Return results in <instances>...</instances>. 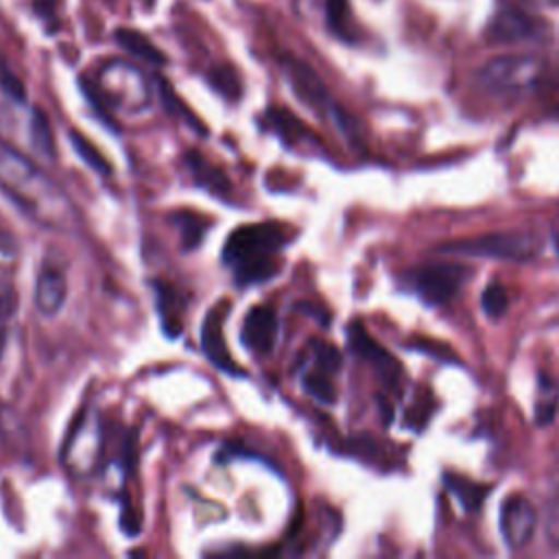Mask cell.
<instances>
[{"mask_svg": "<svg viewBox=\"0 0 559 559\" xmlns=\"http://www.w3.org/2000/svg\"><path fill=\"white\" fill-rule=\"evenodd\" d=\"M0 188L35 223L48 229H66L74 223V210L66 194L22 153L0 138Z\"/></svg>", "mask_w": 559, "mask_h": 559, "instance_id": "6da1fadb", "label": "cell"}, {"mask_svg": "<svg viewBox=\"0 0 559 559\" xmlns=\"http://www.w3.org/2000/svg\"><path fill=\"white\" fill-rule=\"evenodd\" d=\"M286 240L288 231L280 223L242 225L225 240L223 262L234 269V282L240 286L266 282L280 271L277 251Z\"/></svg>", "mask_w": 559, "mask_h": 559, "instance_id": "7a4b0ae2", "label": "cell"}, {"mask_svg": "<svg viewBox=\"0 0 559 559\" xmlns=\"http://www.w3.org/2000/svg\"><path fill=\"white\" fill-rule=\"evenodd\" d=\"M85 94L105 116V107L138 114L148 107L151 92L146 76L129 61H107L98 68L94 85H85Z\"/></svg>", "mask_w": 559, "mask_h": 559, "instance_id": "3957f363", "label": "cell"}, {"mask_svg": "<svg viewBox=\"0 0 559 559\" xmlns=\"http://www.w3.org/2000/svg\"><path fill=\"white\" fill-rule=\"evenodd\" d=\"M544 70V59L537 55H500L478 70V83L498 96H524L542 83Z\"/></svg>", "mask_w": 559, "mask_h": 559, "instance_id": "277c9868", "label": "cell"}, {"mask_svg": "<svg viewBox=\"0 0 559 559\" xmlns=\"http://www.w3.org/2000/svg\"><path fill=\"white\" fill-rule=\"evenodd\" d=\"M542 249V240L531 231H493L474 238L445 242L439 247L441 253L472 255V258H496L524 262L533 260Z\"/></svg>", "mask_w": 559, "mask_h": 559, "instance_id": "5b68a950", "label": "cell"}, {"mask_svg": "<svg viewBox=\"0 0 559 559\" xmlns=\"http://www.w3.org/2000/svg\"><path fill=\"white\" fill-rule=\"evenodd\" d=\"M487 37L493 44H526L548 37V24L528 9L518 4L500 7L487 26Z\"/></svg>", "mask_w": 559, "mask_h": 559, "instance_id": "8992f818", "label": "cell"}, {"mask_svg": "<svg viewBox=\"0 0 559 559\" xmlns=\"http://www.w3.org/2000/svg\"><path fill=\"white\" fill-rule=\"evenodd\" d=\"M467 273H469V269L463 264L435 262V264H426L415 271L413 286L426 304L441 306L459 293Z\"/></svg>", "mask_w": 559, "mask_h": 559, "instance_id": "52a82bcc", "label": "cell"}, {"mask_svg": "<svg viewBox=\"0 0 559 559\" xmlns=\"http://www.w3.org/2000/svg\"><path fill=\"white\" fill-rule=\"evenodd\" d=\"M498 522H500V533H502L504 544L511 550H520L535 535L537 511L531 504V500H526L520 493H511L509 498L502 500Z\"/></svg>", "mask_w": 559, "mask_h": 559, "instance_id": "ba28073f", "label": "cell"}, {"mask_svg": "<svg viewBox=\"0 0 559 559\" xmlns=\"http://www.w3.org/2000/svg\"><path fill=\"white\" fill-rule=\"evenodd\" d=\"M227 312H229V301L227 299L214 304L207 310V314L201 323V349L214 367H218V369H223L231 376H242V369L229 356V349H227V343H225L223 325H225Z\"/></svg>", "mask_w": 559, "mask_h": 559, "instance_id": "9c48e42d", "label": "cell"}, {"mask_svg": "<svg viewBox=\"0 0 559 559\" xmlns=\"http://www.w3.org/2000/svg\"><path fill=\"white\" fill-rule=\"evenodd\" d=\"M284 74H286V79H288L293 92H295L308 107L317 109L319 114L332 111V114L341 120V111L334 107V103H332L330 96H328L325 85L321 83V79L317 76V72H314L308 63H304V61H299V59H295V57H286V59H284Z\"/></svg>", "mask_w": 559, "mask_h": 559, "instance_id": "30bf717a", "label": "cell"}, {"mask_svg": "<svg viewBox=\"0 0 559 559\" xmlns=\"http://www.w3.org/2000/svg\"><path fill=\"white\" fill-rule=\"evenodd\" d=\"M240 338L245 343L247 349L264 356L275 347V338H277V314L271 306L260 304L253 306L242 321L240 328Z\"/></svg>", "mask_w": 559, "mask_h": 559, "instance_id": "8fae6325", "label": "cell"}, {"mask_svg": "<svg viewBox=\"0 0 559 559\" xmlns=\"http://www.w3.org/2000/svg\"><path fill=\"white\" fill-rule=\"evenodd\" d=\"M66 295H68V284L66 277L59 269L55 266H44L37 275L35 282V306L41 314L52 317L61 310V306L66 304Z\"/></svg>", "mask_w": 559, "mask_h": 559, "instance_id": "7c38bea8", "label": "cell"}, {"mask_svg": "<svg viewBox=\"0 0 559 559\" xmlns=\"http://www.w3.org/2000/svg\"><path fill=\"white\" fill-rule=\"evenodd\" d=\"M183 162H186L192 179L199 186H203L207 192H212L214 197H223L225 199L231 192V183H229L227 175L218 166L207 162L205 155H201L199 151H194V148L186 151Z\"/></svg>", "mask_w": 559, "mask_h": 559, "instance_id": "4fadbf2b", "label": "cell"}, {"mask_svg": "<svg viewBox=\"0 0 559 559\" xmlns=\"http://www.w3.org/2000/svg\"><path fill=\"white\" fill-rule=\"evenodd\" d=\"M347 341L358 356L376 365L380 371H384V376H397L395 360L367 334V330L360 323H352L347 328Z\"/></svg>", "mask_w": 559, "mask_h": 559, "instance_id": "5bb4252c", "label": "cell"}, {"mask_svg": "<svg viewBox=\"0 0 559 559\" xmlns=\"http://www.w3.org/2000/svg\"><path fill=\"white\" fill-rule=\"evenodd\" d=\"M116 41L120 48H124L131 57L140 59V61H146L151 66H164L166 63V57L164 52L146 37L142 35L140 31H133V28H118L114 33Z\"/></svg>", "mask_w": 559, "mask_h": 559, "instance_id": "9a60e30c", "label": "cell"}, {"mask_svg": "<svg viewBox=\"0 0 559 559\" xmlns=\"http://www.w3.org/2000/svg\"><path fill=\"white\" fill-rule=\"evenodd\" d=\"M155 295H157V308H159V314L164 319L166 334L177 336V332L181 328V321H179L177 312L183 308L181 295L170 284H164V282L155 284Z\"/></svg>", "mask_w": 559, "mask_h": 559, "instance_id": "2e32d148", "label": "cell"}, {"mask_svg": "<svg viewBox=\"0 0 559 559\" xmlns=\"http://www.w3.org/2000/svg\"><path fill=\"white\" fill-rule=\"evenodd\" d=\"M443 480H445L448 489L452 491V496L461 502V507L465 511H476L483 504L485 496H487V487L485 485H478V483H474V480H469V478H465L461 474L448 472L443 476Z\"/></svg>", "mask_w": 559, "mask_h": 559, "instance_id": "e0dca14e", "label": "cell"}, {"mask_svg": "<svg viewBox=\"0 0 559 559\" xmlns=\"http://www.w3.org/2000/svg\"><path fill=\"white\" fill-rule=\"evenodd\" d=\"M325 24L343 41L356 39V26L352 20L347 0H325Z\"/></svg>", "mask_w": 559, "mask_h": 559, "instance_id": "ac0fdd59", "label": "cell"}, {"mask_svg": "<svg viewBox=\"0 0 559 559\" xmlns=\"http://www.w3.org/2000/svg\"><path fill=\"white\" fill-rule=\"evenodd\" d=\"M173 223H175V227L181 234V247L186 251H192L194 247H199V242L203 240V236L207 231V221L201 214L190 212V210L177 212L173 216Z\"/></svg>", "mask_w": 559, "mask_h": 559, "instance_id": "d6986e66", "label": "cell"}, {"mask_svg": "<svg viewBox=\"0 0 559 559\" xmlns=\"http://www.w3.org/2000/svg\"><path fill=\"white\" fill-rule=\"evenodd\" d=\"M28 129H31V142L37 148V153H41L48 159H55V155H57L55 138H52V129H50V122H48L46 114L39 111V109H33Z\"/></svg>", "mask_w": 559, "mask_h": 559, "instance_id": "ffe728a7", "label": "cell"}, {"mask_svg": "<svg viewBox=\"0 0 559 559\" xmlns=\"http://www.w3.org/2000/svg\"><path fill=\"white\" fill-rule=\"evenodd\" d=\"M68 138H70V144H72V148L76 151V155L92 168V170H96V173H100V175H111V164L105 159V155L83 135V133H79V131H70L68 133Z\"/></svg>", "mask_w": 559, "mask_h": 559, "instance_id": "44dd1931", "label": "cell"}, {"mask_svg": "<svg viewBox=\"0 0 559 559\" xmlns=\"http://www.w3.org/2000/svg\"><path fill=\"white\" fill-rule=\"evenodd\" d=\"M266 122H269V127H271L277 135H282L286 142H297V140L306 133V129L301 127V122H299L290 111H286V109H277V107L269 109V111H266Z\"/></svg>", "mask_w": 559, "mask_h": 559, "instance_id": "7402d4cb", "label": "cell"}, {"mask_svg": "<svg viewBox=\"0 0 559 559\" xmlns=\"http://www.w3.org/2000/svg\"><path fill=\"white\" fill-rule=\"evenodd\" d=\"M207 81L225 98H229V100H238L240 98L242 85H240L238 72L231 66H216V68H212Z\"/></svg>", "mask_w": 559, "mask_h": 559, "instance_id": "603a6c76", "label": "cell"}, {"mask_svg": "<svg viewBox=\"0 0 559 559\" xmlns=\"http://www.w3.org/2000/svg\"><path fill=\"white\" fill-rule=\"evenodd\" d=\"M304 389L319 402L323 404H332L336 400V389L330 380V373L325 371H310L304 376Z\"/></svg>", "mask_w": 559, "mask_h": 559, "instance_id": "cb8c5ba5", "label": "cell"}, {"mask_svg": "<svg viewBox=\"0 0 559 559\" xmlns=\"http://www.w3.org/2000/svg\"><path fill=\"white\" fill-rule=\"evenodd\" d=\"M159 94H162V100H164V107L170 111V114H175V116H179V118H183V122H188L192 129H197L199 133L201 131H205L203 129V124L197 120V116L177 98V94L173 92V87H170V83H166L164 79H159Z\"/></svg>", "mask_w": 559, "mask_h": 559, "instance_id": "d4e9b609", "label": "cell"}, {"mask_svg": "<svg viewBox=\"0 0 559 559\" xmlns=\"http://www.w3.org/2000/svg\"><path fill=\"white\" fill-rule=\"evenodd\" d=\"M480 306L487 317H491V319L502 317V312L509 306V297H507V290L502 288V284H498V282L487 284L480 295Z\"/></svg>", "mask_w": 559, "mask_h": 559, "instance_id": "484cf974", "label": "cell"}, {"mask_svg": "<svg viewBox=\"0 0 559 559\" xmlns=\"http://www.w3.org/2000/svg\"><path fill=\"white\" fill-rule=\"evenodd\" d=\"M314 347V360H317V367L325 373H336L341 369V352L332 345V343H325V341H314L312 343Z\"/></svg>", "mask_w": 559, "mask_h": 559, "instance_id": "4316f807", "label": "cell"}, {"mask_svg": "<svg viewBox=\"0 0 559 559\" xmlns=\"http://www.w3.org/2000/svg\"><path fill=\"white\" fill-rule=\"evenodd\" d=\"M408 343H411L413 349H417L421 354H428V356H432V358H437L441 362H454L456 360V356L452 354V349L448 345H441V343L430 341L426 336H413Z\"/></svg>", "mask_w": 559, "mask_h": 559, "instance_id": "83f0119b", "label": "cell"}, {"mask_svg": "<svg viewBox=\"0 0 559 559\" xmlns=\"http://www.w3.org/2000/svg\"><path fill=\"white\" fill-rule=\"evenodd\" d=\"M0 87H2V92L11 100H15L20 105L26 103V87H24V83L4 63H0Z\"/></svg>", "mask_w": 559, "mask_h": 559, "instance_id": "f1b7e54d", "label": "cell"}, {"mask_svg": "<svg viewBox=\"0 0 559 559\" xmlns=\"http://www.w3.org/2000/svg\"><path fill=\"white\" fill-rule=\"evenodd\" d=\"M17 306V293L13 288V282L7 271L0 269V317H7Z\"/></svg>", "mask_w": 559, "mask_h": 559, "instance_id": "f546056e", "label": "cell"}, {"mask_svg": "<svg viewBox=\"0 0 559 559\" xmlns=\"http://www.w3.org/2000/svg\"><path fill=\"white\" fill-rule=\"evenodd\" d=\"M546 535L552 546H559V487L555 489L546 511Z\"/></svg>", "mask_w": 559, "mask_h": 559, "instance_id": "4dcf8cb0", "label": "cell"}, {"mask_svg": "<svg viewBox=\"0 0 559 559\" xmlns=\"http://www.w3.org/2000/svg\"><path fill=\"white\" fill-rule=\"evenodd\" d=\"M4 345H7V328H4V321L0 319V356L4 352Z\"/></svg>", "mask_w": 559, "mask_h": 559, "instance_id": "1f68e13d", "label": "cell"}, {"mask_svg": "<svg viewBox=\"0 0 559 559\" xmlns=\"http://www.w3.org/2000/svg\"><path fill=\"white\" fill-rule=\"evenodd\" d=\"M552 240H555V249H557V253H559V234H555Z\"/></svg>", "mask_w": 559, "mask_h": 559, "instance_id": "d6a6232c", "label": "cell"}, {"mask_svg": "<svg viewBox=\"0 0 559 559\" xmlns=\"http://www.w3.org/2000/svg\"><path fill=\"white\" fill-rule=\"evenodd\" d=\"M548 2H550V4H559V0H548Z\"/></svg>", "mask_w": 559, "mask_h": 559, "instance_id": "836d02e7", "label": "cell"}]
</instances>
